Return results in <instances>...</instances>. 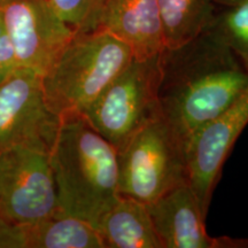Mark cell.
I'll use <instances>...</instances> for the list:
<instances>
[{"mask_svg":"<svg viewBox=\"0 0 248 248\" xmlns=\"http://www.w3.org/2000/svg\"><path fill=\"white\" fill-rule=\"evenodd\" d=\"M159 106L184 146L248 89V73L213 30L160 55Z\"/></svg>","mask_w":248,"mask_h":248,"instance_id":"6da1fadb","label":"cell"},{"mask_svg":"<svg viewBox=\"0 0 248 248\" xmlns=\"http://www.w3.org/2000/svg\"><path fill=\"white\" fill-rule=\"evenodd\" d=\"M59 212L94 226L120 195L116 148L82 114L60 117L51 148Z\"/></svg>","mask_w":248,"mask_h":248,"instance_id":"7a4b0ae2","label":"cell"},{"mask_svg":"<svg viewBox=\"0 0 248 248\" xmlns=\"http://www.w3.org/2000/svg\"><path fill=\"white\" fill-rule=\"evenodd\" d=\"M133 60L131 48L106 30L75 32L42 74L49 109L59 117L82 114Z\"/></svg>","mask_w":248,"mask_h":248,"instance_id":"3957f363","label":"cell"},{"mask_svg":"<svg viewBox=\"0 0 248 248\" xmlns=\"http://www.w3.org/2000/svg\"><path fill=\"white\" fill-rule=\"evenodd\" d=\"M117 162L120 194L146 204L187 183L185 146L161 115L117 152Z\"/></svg>","mask_w":248,"mask_h":248,"instance_id":"277c9868","label":"cell"},{"mask_svg":"<svg viewBox=\"0 0 248 248\" xmlns=\"http://www.w3.org/2000/svg\"><path fill=\"white\" fill-rule=\"evenodd\" d=\"M160 55L135 59L82 113L117 152L138 130L161 115Z\"/></svg>","mask_w":248,"mask_h":248,"instance_id":"5b68a950","label":"cell"},{"mask_svg":"<svg viewBox=\"0 0 248 248\" xmlns=\"http://www.w3.org/2000/svg\"><path fill=\"white\" fill-rule=\"evenodd\" d=\"M57 213L51 150L30 145L0 150V219L32 222Z\"/></svg>","mask_w":248,"mask_h":248,"instance_id":"8992f818","label":"cell"},{"mask_svg":"<svg viewBox=\"0 0 248 248\" xmlns=\"http://www.w3.org/2000/svg\"><path fill=\"white\" fill-rule=\"evenodd\" d=\"M59 124L46 102L42 73L18 67L0 85V150L15 145L51 150Z\"/></svg>","mask_w":248,"mask_h":248,"instance_id":"52a82bcc","label":"cell"},{"mask_svg":"<svg viewBox=\"0 0 248 248\" xmlns=\"http://www.w3.org/2000/svg\"><path fill=\"white\" fill-rule=\"evenodd\" d=\"M248 124V89L228 109L198 130L185 146L187 183L207 216L229 154Z\"/></svg>","mask_w":248,"mask_h":248,"instance_id":"ba28073f","label":"cell"},{"mask_svg":"<svg viewBox=\"0 0 248 248\" xmlns=\"http://www.w3.org/2000/svg\"><path fill=\"white\" fill-rule=\"evenodd\" d=\"M0 16L20 67L42 74L75 33L49 0H0Z\"/></svg>","mask_w":248,"mask_h":248,"instance_id":"9c48e42d","label":"cell"},{"mask_svg":"<svg viewBox=\"0 0 248 248\" xmlns=\"http://www.w3.org/2000/svg\"><path fill=\"white\" fill-rule=\"evenodd\" d=\"M147 207L162 248H248V239L210 237L206 215L188 183L167 192Z\"/></svg>","mask_w":248,"mask_h":248,"instance_id":"30bf717a","label":"cell"},{"mask_svg":"<svg viewBox=\"0 0 248 248\" xmlns=\"http://www.w3.org/2000/svg\"><path fill=\"white\" fill-rule=\"evenodd\" d=\"M97 29L125 43L136 60L154 57L164 49L157 0H105Z\"/></svg>","mask_w":248,"mask_h":248,"instance_id":"8fae6325","label":"cell"},{"mask_svg":"<svg viewBox=\"0 0 248 248\" xmlns=\"http://www.w3.org/2000/svg\"><path fill=\"white\" fill-rule=\"evenodd\" d=\"M0 248H105L91 223L57 213L32 222L0 219Z\"/></svg>","mask_w":248,"mask_h":248,"instance_id":"7c38bea8","label":"cell"},{"mask_svg":"<svg viewBox=\"0 0 248 248\" xmlns=\"http://www.w3.org/2000/svg\"><path fill=\"white\" fill-rule=\"evenodd\" d=\"M94 228L105 248H162L146 203L120 194Z\"/></svg>","mask_w":248,"mask_h":248,"instance_id":"4fadbf2b","label":"cell"},{"mask_svg":"<svg viewBox=\"0 0 248 248\" xmlns=\"http://www.w3.org/2000/svg\"><path fill=\"white\" fill-rule=\"evenodd\" d=\"M214 0H157L164 48H176L208 30Z\"/></svg>","mask_w":248,"mask_h":248,"instance_id":"5bb4252c","label":"cell"},{"mask_svg":"<svg viewBox=\"0 0 248 248\" xmlns=\"http://www.w3.org/2000/svg\"><path fill=\"white\" fill-rule=\"evenodd\" d=\"M239 59L248 73V0L225 6L209 28Z\"/></svg>","mask_w":248,"mask_h":248,"instance_id":"9a60e30c","label":"cell"},{"mask_svg":"<svg viewBox=\"0 0 248 248\" xmlns=\"http://www.w3.org/2000/svg\"><path fill=\"white\" fill-rule=\"evenodd\" d=\"M59 16L75 32L98 28L105 0H49Z\"/></svg>","mask_w":248,"mask_h":248,"instance_id":"2e32d148","label":"cell"},{"mask_svg":"<svg viewBox=\"0 0 248 248\" xmlns=\"http://www.w3.org/2000/svg\"><path fill=\"white\" fill-rule=\"evenodd\" d=\"M20 67L16 49L0 16V85Z\"/></svg>","mask_w":248,"mask_h":248,"instance_id":"e0dca14e","label":"cell"},{"mask_svg":"<svg viewBox=\"0 0 248 248\" xmlns=\"http://www.w3.org/2000/svg\"><path fill=\"white\" fill-rule=\"evenodd\" d=\"M218 2H221L224 6H230V5H233L235 2L240 1V0H217Z\"/></svg>","mask_w":248,"mask_h":248,"instance_id":"ac0fdd59","label":"cell"}]
</instances>
